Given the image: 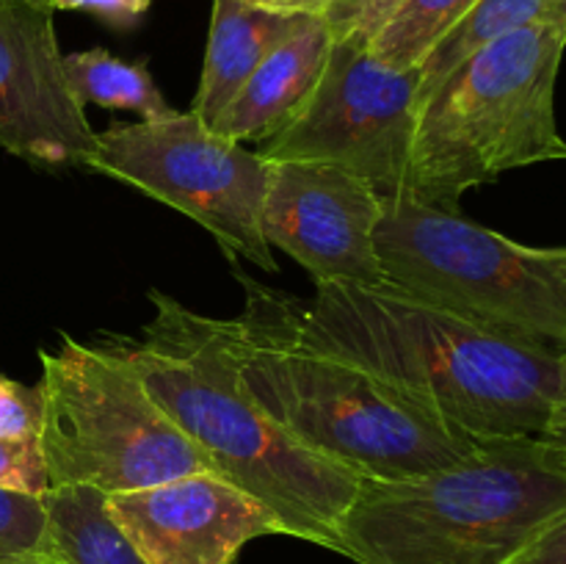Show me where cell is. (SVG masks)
<instances>
[{"label": "cell", "mask_w": 566, "mask_h": 564, "mask_svg": "<svg viewBox=\"0 0 566 564\" xmlns=\"http://www.w3.org/2000/svg\"><path fill=\"white\" fill-rule=\"evenodd\" d=\"M304 335L352 359L462 435L539 437L551 418L562 352L490 330L387 285H315L291 293Z\"/></svg>", "instance_id": "1"}, {"label": "cell", "mask_w": 566, "mask_h": 564, "mask_svg": "<svg viewBox=\"0 0 566 564\" xmlns=\"http://www.w3.org/2000/svg\"><path fill=\"white\" fill-rule=\"evenodd\" d=\"M149 302L155 315L138 341H108L213 473L265 503L285 536L335 551L365 479L310 451L260 407L238 374L230 318L193 313L160 291Z\"/></svg>", "instance_id": "2"}, {"label": "cell", "mask_w": 566, "mask_h": 564, "mask_svg": "<svg viewBox=\"0 0 566 564\" xmlns=\"http://www.w3.org/2000/svg\"><path fill=\"white\" fill-rule=\"evenodd\" d=\"M247 304L230 318L238 374L298 442L359 479L390 481L459 462L481 440L426 415L298 326L291 293L235 269Z\"/></svg>", "instance_id": "3"}, {"label": "cell", "mask_w": 566, "mask_h": 564, "mask_svg": "<svg viewBox=\"0 0 566 564\" xmlns=\"http://www.w3.org/2000/svg\"><path fill=\"white\" fill-rule=\"evenodd\" d=\"M566 503V476L536 437H486L407 479H365L337 525L357 564H509Z\"/></svg>", "instance_id": "4"}, {"label": "cell", "mask_w": 566, "mask_h": 564, "mask_svg": "<svg viewBox=\"0 0 566 564\" xmlns=\"http://www.w3.org/2000/svg\"><path fill=\"white\" fill-rule=\"evenodd\" d=\"M566 33L531 22L464 59L420 105L409 197L442 210L503 171L566 160L556 83Z\"/></svg>", "instance_id": "5"}, {"label": "cell", "mask_w": 566, "mask_h": 564, "mask_svg": "<svg viewBox=\"0 0 566 564\" xmlns=\"http://www.w3.org/2000/svg\"><path fill=\"white\" fill-rule=\"evenodd\" d=\"M376 252L401 291L553 352L566 348V247H525L401 194L385 199Z\"/></svg>", "instance_id": "6"}, {"label": "cell", "mask_w": 566, "mask_h": 564, "mask_svg": "<svg viewBox=\"0 0 566 564\" xmlns=\"http://www.w3.org/2000/svg\"><path fill=\"white\" fill-rule=\"evenodd\" d=\"M39 363L50 490L83 484L114 495L213 470L108 337L92 346L61 335L59 352H39Z\"/></svg>", "instance_id": "7"}, {"label": "cell", "mask_w": 566, "mask_h": 564, "mask_svg": "<svg viewBox=\"0 0 566 564\" xmlns=\"http://www.w3.org/2000/svg\"><path fill=\"white\" fill-rule=\"evenodd\" d=\"M83 169L180 210L230 258H247L263 271L280 269L260 224L269 158L216 133L191 111L158 122H116L97 133Z\"/></svg>", "instance_id": "8"}, {"label": "cell", "mask_w": 566, "mask_h": 564, "mask_svg": "<svg viewBox=\"0 0 566 564\" xmlns=\"http://www.w3.org/2000/svg\"><path fill=\"white\" fill-rule=\"evenodd\" d=\"M420 105V70L387 66L357 39H332L310 97L260 153L269 160H329L365 177L385 199L401 197Z\"/></svg>", "instance_id": "9"}, {"label": "cell", "mask_w": 566, "mask_h": 564, "mask_svg": "<svg viewBox=\"0 0 566 564\" xmlns=\"http://www.w3.org/2000/svg\"><path fill=\"white\" fill-rule=\"evenodd\" d=\"M385 197L329 160H269L263 238L315 276V285H387L376 252Z\"/></svg>", "instance_id": "10"}, {"label": "cell", "mask_w": 566, "mask_h": 564, "mask_svg": "<svg viewBox=\"0 0 566 564\" xmlns=\"http://www.w3.org/2000/svg\"><path fill=\"white\" fill-rule=\"evenodd\" d=\"M53 9L0 0V149L42 169L83 166L97 144L72 92Z\"/></svg>", "instance_id": "11"}, {"label": "cell", "mask_w": 566, "mask_h": 564, "mask_svg": "<svg viewBox=\"0 0 566 564\" xmlns=\"http://www.w3.org/2000/svg\"><path fill=\"white\" fill-rule=\"evenodd\" d=\"M105 509L147 564H235L252 540L282 534L265 503L213 470L114 492Z\"/></svg>", "instance_id": "12"}, {"label": "cell", "mask_w": 566, "mask_h": 564, "mask_svg": "<svg viewBox=\"0 0 566 564\" xmlns=\"http://www.w3.org/2000/svg\"><path fill=\"white\" fill-rule=\"evenodd\" d=\"M332 50V33L324 17L313 14L293 36L276 44L263 64L249 75L241 92L216 116L213 127L232 142H269L282 130L324 72Z\"/></svg>", "instance_id": "13"}, {"label": "cell", "mask_w": 566, "mask_h": 564, "mask_svg": "<svg viewBox=\"0 0 566 564\" xmlns=\"http://www.w3.org/2000/svg\"><path fill=\"white\" fill-rule=\"evenodd\" d=\"M310 17V11L263 9L247 0H213L208 50L191 114L213 125L265 55L293 36Z\"/></svg>", "instance_id": "14"}, {"label": "cell", "mask_w": 566, "mask_h": 564, "mask_svg": "<svg viewBox=\"0 0 566 564\" xmlns=\"http://www.w3.org/2000/svg\"><path fill=\"white\" fill-rule=\"evenodd\" d=\"M53 553L64 564H147L105 509L94 487H53L42 495Z\"/></svg>", "instance_id": "15"}, {"label": "cell", "mask_w": 566, "mask_h": 564, "mask_svg": "<svg viewBox=\"0 0 566 564\" xmlns=\"http://www.w3.org/2000/svg\"><path fill=\"white\" fill-rule=\"evenodd\" d=\"M64 70L83 105L108 111H130L142 122L169 119L177 114L160 94L153 72L144 61H127L103 48L66 53Z\"/></svg>", "instance_id": "16"}, {"label": "cell", "mask_w": 566, "mask_h": 564, "mask_svg": "<svg viewBox=\"0 0 566 564\" xmlns=\"http://www.w3.org/2000/svg\"><path fill=\"white\" fill-rule=\"evenodd\" d=\"M542 9H545V0H479L418 66L420 97H429L475 50L539 20Z\"/></svg>", "instance_id": "17"}, {"label": "cell", "mask_w": 566, "mask_h": 564, "mask_svg": "<svg viewBox=\"0 0 566 564\" xmlns=\"http://www.w3.org/2000/svg\"><path fill=\"white\" fill-rule=\"evenodd\" d=\"M479 0H401L370 39V53L396 70H418Z\"/></svg>", "instance_id": "18"}, {"label": "cell", "mask_w": 566, "mask_h": 564, "mask_svg": "<svg viewBox=\"0 0 566 564\" xmlns=\"http://www.w3.org/2000/svg\"><path fill=\"white\" fill-rule=\"evenodd\" d=\"M39 558H55L44 501L0 490V564H28Z\"/></svg>", "instance_id": "19"}, {"label": "cell", "mask_w": 566, "mask_h": 564, "mask_svg": "<svg viewBox=\"0 0 566 564\" xmlns=\"http://www.w3.org/2000/svg\"><path fill=\"white\" fill-rule=\"evenodd\" d=\"M0 490L36 498L50 492L48 459L39 437H0Z\"/></svg>", "instance_id": "20"}, {"label": "cell", "mask_w": 566, "mask_h": 564, "mask_svg": "<svg viewBox=\"0 0 566 564\" xmlns=\"http://www.w3.org/2000/svg\"><path fill=\"white\" fill-rule=\"evenodd\" d=\"M398 3L401 0H332L321 11V17L332 39H357V42L370 44V39L390 20Z\"/></svg>", "instance_id": "21"}, {"label": "cell", "mask_w": 566, "mask_h": 564, "mask_svg": "<svg viewBox=\"0 0 566 564\" xmlns=\"http://www.w3.org/2000/svg\"><path fill=\"white\" fill-rule=\"evenodd\" d=\"M42 390L0 374V437H39Z\"/></svg>", "instance_id": "22"}, {"label": "cell", "mask_w": 566, "mask_h": 564, "mask_svg": "<svg viewBox=\"0 0 566 564\" xmlns=\"http://www.w3.org/2000/svg\"><path fill=\"white\" fill-rule=\"evenodd\" d=\"M149 6L153 0H55L53 11H86V14L108 22L111 28L127 31L144 20Z\"/></svg>", "instance_id": "23"}, {"label": "cell", "mask_w": 566, "mask_h": 564, "mask_svg": "<svg viewBox=\"0 0 566 564\" xmlns=\"http://www.w3.org/2000/svg\"><path fill=\"white\" fill-rule=\"evenodd\" d=\"M509 564H566V503Z\"/></svg>", "instance_id": "24"}, {"label": "cell", "mask_w": 566, "mask_h": 564, "mask_svg": "<svg viewBox=\"0 0 566 564\" xmlns=\"http://www.w3.org/2000/svg\"><path fill=\"white\" fill-rule=\"evenodd\" d=\"M536 440H539L547 462L566 476V348L562 352V374H558V390L553 398L551 418H547L545 429Z\"/></svg>", "instance_id": "25"}, {"label": "cell", "mask_w": 566, "mask_h": 564, "mask_svg": "<svg viewBox=\"0 0 566 564\" xmlns=\"http://www.w3.org/2000/svg\"><path fill=\"white\" fill-rule=\"evenodd\" d=\"M542 22H551L558 31L566 33V0H545V9H542Z\"/></svg>", "instance_id": "26"}, {"label": "cell", "mask_w": 566, "mask_h": 564, "mask_svg": "<svg viewBox=\"0 0 566 564\" xmlns=\"http://www.w3.org/2000/svg\"><path fill=\"white\" fill-rule=\"evenodd\" d=\"M247 3L263 6V9H276V11H304L302 0H247Z\"/></svg>", "instance_id": "27"}, {"label": "cell", "mask_w": 566, "mask_h": 564, "mask_svg": "<svg viewBox=\"0 0 566 564\" xmlns=\"http://www.w3.org/2000/svg\"><path fill=\"white\" fill-rule=\"evenodd\" d=\"M329 3L332 0H302V9L310 11V14H321Z\"/></svg>", "instance_id": "28"}, {"label": "cell", "mask_w": 566, "mask_h": 564, "mask_svg": "<svg viewBox=\"0 0 566 564\" xmlns=\"http://www.w3.org/2000/svg\"><path fill=\"white\" fill-rule=\"evenodd\" d=\"M28 3H33V6H44V9H53L55 0H28Z\"/></svg>", "instance_id": "29"}, {"label": "cell", "mask_w": 566, "mask_h": 564, "mask_svg": "<svg viewBox=\"0 0 566 564\" xmlns=\"http://www.w3.org/2000/svg\"><path fill=\"white\" fill-rule=\"evenodd\" d=\"M28 564H64L59 558H39V562H28Z\"/></svg>", "instance_id": "30"}]
</instances>
